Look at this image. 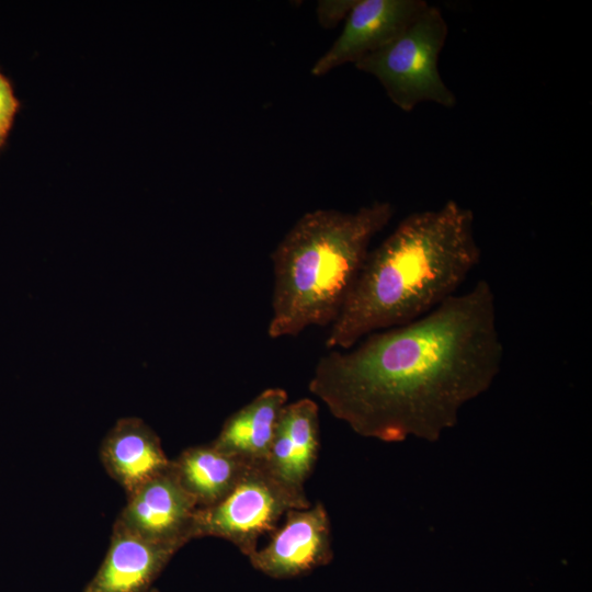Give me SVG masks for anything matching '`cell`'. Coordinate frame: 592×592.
Segmentation results:
<instances>
[{
	"instance_id": "1",
	"label": "cell",
	"mask_w": 592,
	"mask_h": 592,
	"mask_svg": "<svg viewBox=\"0 0 592 592\" xmlns=\"http://www.w3.org/2000/svg\"><path fill=\"white\" fill-rule=\"evenodd\" d=\"M503 352L494 292L479 280L412 322L329 350L308 389L361 436L435 442L491 387Z\"/></svg>"
},
{
	"instance_id": "2",
	"label": "cell",
	"mask_w": 592,
	"mask_h": 592,
	"mask_svg": "<svg viewBox=\"0 0 592 592\" xmlns=\"http://www.w3.org/2000/svg\"><path fill=\"white\" fill-rule=\"evenodd\" d=\"M473 212L447 201L405 217L369 250L348 299L330 326L328 350L412 322L456 294L479 264Z\"/></svg>"
},
{
	"instance_id": "3",
	"label": "cell",
	"mask_w": 592,
	"mask_h": 592,
	"mask_svg": "<svg viewBox=\"0 0 592 592\" xmlns=\"http://www.w3.org/2000/svg\"><path fill=\"white\" fill-rule=\"evenodd\" d=\"M395 206L375 201L355 212L305 213L271 254L274 273L272 339L297 337L339 317L369 251L391 220Z\"/></svg>"
},
{
	"instance_id": "4",
	"label": "cell",
	"mask_w": 592,
	"mask_h": 592,
	"mask_svg": "<svg viewBox=\"0 0 592 592\" xmlns=\"http://www.w3.org/2000/svg\"><path fill=\"white\" fill-rule=\"evenodd\" d=\"M448 25L442 11L429 4L396 38L354 66L375 77L390 101L403 112L422 102L453 107L456 96L439 70Z\"/></svg>"
},
{
	"instance_id": "5",
	"label": "cell",
	"mask_w": 592,
	"mask_h": 592,
	"mask_svg": "<svg viewBox=\"0 0 592 592\" xmlns=\"http://www.w3.org/2000/svg\"><path fill=\"white\" fill-rule=\"evenodd\" d=\"M310 505L305 489L284 481L266 462L252 463L224 499L197 508L192 538H223L249 557L258 549L259 538L277 528L282 516Z\"/></svg>"
},
{
	"instance_id": "6",
	"label": "cell",
	"mask_w": 592,
	"mask_h": 592,
	"mask_svg": "<svg viewBox=\"0 0 592 592\" xmlns=\"http://www.w3.org/2000/svg\"><path fill=\"white\" fill-rule=\"evenodd\" d=\"M197 505L170 467L127 496L114 525L180 550L192 538Z\"/></svg>"
},
{
	"instance_id": "7",
	"label": "cell",
	"mask_w": 592,
	"mask_h": 592,
	"mask_svg": "<svg viewBox=\"0 0 592 592\" xmlns=\"http://www.w3.org/2000/svg\"><path fill=\"white\" fill-rule=\"evenodd\" d=\"M332 535L325 505L291 510L270 542L248 558L252 567L274 579L306 574L332 560Z\"/></svg>"
},
{
	"instance_id": "8",
	"label": "cell",
	"mask_w": 592,
	"mask_h": 592,
	"mask_svg": "<svg viewBox=\"0 0 592 592\" xmlns=\"http://www.w3.org/2000/svg\"><path fill=\"white\" fill-rule=\"evenodd\" d=\"M428 5L425 0H356L341 34L312 65L311 75L321 77L356 64L396 38Z\"/></svg>"
},
{
	"instance_id": "9",
	"label": "cell",
	"mask_w": 592,
	"mask_h": 592,
	"mask_svg": "<svg viewBox=\"0 0 592 592\" xmlns=\"http://www.w3.org/2000/svg\"><path fill=\"white\" fill-rule=\"evenodd\" d=\"M178 550L113 524L104 559L83 592H149Z\"/></svg>"
},
{
	"instance_id": "10",
	"label": "cell",
	"mask_w": 592,
	"mask_h": 592,
	"mask_svg": "<svg viewBox=\"0 0 592 592\" xmlns=\"http://www.w3.org/2000/svg\"><path fill=\"white\" fill-rule=\"evenodd\" d=\"M107 475L130 494L170 467L158 434L140 418L118 419L100 446Z\"/></svg>"
},
{
	"instance_id": "11",
	"label": "cell",
	"mask_w": 592,
	"mask_h": 592,
	"mask_svg": "<svg viewBox=\"0 0 592 592\" xmlns=\"http://www.w3.org/2000/svg\"><path fill=\"white\" fill-rule=\"evenodd\" d=\"M319 445V407L312 399L301 398L282 409L265 462L284 481L305 489Z\"/></svg>"
},
{
	"instance_id": "12",
	"label": "cell",
	"mask_w": 592,
	"mask_h": 592,
	"mask_svg": "<svg viewBox=\"0 0 592 592\" xmlns=\"http://www.w3.org/2000/svg\"><path fill=\"white\" fill-rule=\"evenodd\" d=\"M287 402L285 389H264L225 420L212 443L248 462H265L282 409Z\"/></svg>"
},
{
	"instance_id": "13",
	"label": "cell",
	"mask_w": 592,
	"mask_h": 592,
	"mask_svg": "<svg viewBox=\"0 0 592 592\" xmlns=\"http://www.w3.org/2000/svg\"><path fill=\"white\" fill-rule=\"evenodd\" d=\"M251 464L210 442L185 448L171 468L197 508H205L224 499Z\"/></svg>"
},
{
	"instance_id": "14",
	"label": "cell",
	"mask_w": 592,
	"mask_h": 592,
	"mask_svg": "<svg viewBox=\"0 0 592 592\" xmlns=\"http://www.w3.org/2000/svg\"><path fill=\"white\" fill-rule=\"evenodd\" d=\"M20 102L8 78L0 71V148L12 128Z\"/></svg>"
},
{
	"instance_id": "15",
	"label": "cell",
	"mask_w": 592,
	"mask_h": 592,
	"mask_svg": "<svg viewBox=\"0 0 592 592\" xmlns=\"http://www.w3.org/2000/svg\"><path fill=\"white\" fill-rule=\"evenodd\" d=\"M356 0L319 1L317 13L319 23L326 29L335 26L346 18Z\"/></svg>"
},
{
	"instance_id": "16",
	"label": "cell",
	"mask_w": 592,
	"mask_h": 592,
	"mask_svg": "<svg viewBox=\"0 0 592 592\" xmlns=\"http://www.w3.org/2000/svg\"><path fill=\"white\" fill-rule=\"evenodd\" d=\"M149 592H159V591L152 588Z\"/></svg>"
}]
</instances>
